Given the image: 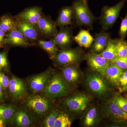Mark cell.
Returning a JSON list of instances; mask_svg holds the SVG:
<instances>
[{
    "mask_svg": "<svg viewBox=\"0 0 127 127\" xmlns=\"http://www.w3.org/2000/svg\"><path fill=\"white\" fill-rule=\"evenodd\" d=\"M85 58L84 51L81 47L63 48L52 59L54 65L62 68L71 65H79Z\"/></svg>",
    "mask_w": 127,
    "mask_h": 127,
    "instance_id": "6da1fadb",
    "label": "cell"
},
{
    "mask_svg": "<svg viewBox=\"0 0 127 127\" xmlns=\"http://www.w3.org/2000/svg\"><path fill=\"white\" fill-rule=\"evenodd\" d=\"M71 6L77 26L92 27L95 17L89 7L88 0H75Z\"/></svg>",
    "mask_w": 127,
    "mask_h": 127,
    "instance_id": "7a4b0ae2",
    "label": "cell"
},
{
    "mask_svg": "<svg viewBox=\"0 0 127 127\" xmlns=\"http://www.w3.org/2000/svg\"><path fill=\"white\" fill-rule=\"evenodd\" d=\"M71 91V88L65 81L61 74L53 72L43 92L47 97L52 98L65 96Z\"/></svg>",
    "mask_w": 127,
    "mask_h": 127,
    "instance_id": "3957f363",
    "label": "cell"
},
{
    "mask_svg": "<svg viewBox=\"0 0 127 127\" xmlns=\"http://www.w3.org/2000/svg\"><path fill=\"white\" fill-rule=\"evenodd\" d=\"M86 83L88 88L99 97H104L111 90L108 81L101 73L93 71L87 75Z\"/></svg>",
    "mask_w": 127,
    "mask_h": 127,
    "instance_id": "277c9868",
    "label": "cell"
},
{
    "mask_svg": "<svg viewBox=\"0 0 127 127\" xmlns=\"http://www.w3.org/2000/svg\"><path fill=\"white\" fill-rule=\"evenodd\" d=\"M125 1L122 0L113 6H104L102 7L100 17L102 30L106 31L113 26L119 16Z\"/></svg>",
    "mask_w": 127,
    "mask_h": 127,
    "instance_id": "5b68a950",
    "label": "cell"
},
{
    "mask_svg": "<svg viewBox=\"0 0 127 127\" xmlns=\"http://www.w3.org/2000/svg\"><path fill=\"white\" fill-rule=\"evenodd\" d=\"M101 113L104 118L119 123L127 122V113L111 99L102 104Z\"/></svg>",
    "mask_w": 127,
    "mask_h": 127,
    "instance_id": "8992f818",
    "label": "cell"
},
{
    "mask_svg": "<svg viewBox=\"0 0 127 127\" xmlns=\"http://www.w3.org/2000/svg\"><path fill=\"white\" fill-rule=\"evenodd\" d=\"M91 101L89 95L83 93H78L67 98L64 104L69 111L75 113H81L88 108Z\"/></svg>",
    "mask_w": 127,
    "mask_h": 127,
    "instance_id": "52a82bcc",
    "label": "cell"
},
{
    "mask_svg": "<svg viewBox=\"0 0 127 127\" xmlns=\"http://www.w3.org/2000/svg\"><path fill=\"white\" fill-rule=\"evenodd\" d=\"M26 104L32 111L40 116L48 113L52 106V102L49 98L40 95H34L28 98Z\"/></svg>",
    "mask_w": 127,
    "mask_h": 127,
    "instance_id": "ba28073f",
    "label": "cell"
},
{
    "mask_svg": "<svg viewBox=\"0 0 127 127\" xmlns=\"http://www.w3.org/2000/svg\"><path fill=\"white\" fill-rule=\"evenodd\" d=\"M53 72V69L50 67L43 72L29 78L28 83L31 91L33 93L43 92L47 86Z\"/></svg>",
    "mask_w": 127,
    "mask_h": 127,
    "instance_id": "9c48e42d",
    "label": "cell"
},
{
    "mask_svg": "<svg viewBox=\"0 0 127 127\" xmlns=\"http://www.w3.org/2000/svg\"><path fill=\"white\" fill-rule=\"evenodd\" d=\"M36 25L42 36L45 39L53 37L58 31L55 21L43 14Z\"/></svg>",
    "mask_w": 127,
    "mask_h": 127,
    "instance_id": "30bf717a",
    "label": "cell"
},
{
    "mask_svg": "<svg viewBox=\"0 0 127 127\" xmlns=\"http://www.w3.org/2000/svg\"><path fill=\"white\" fill-rule=\"evenodd\" d=\"M52 39L59 48H71L74 41L72 28L68 26L60 28Z\"/></svg>",
    "mask_w": 127,
    "mask_h": 127,
    "instance_id": "8fae6325",
    "label": "cell"
},
{
    "mask_svg": "<svg viewBox=\"0 0 127 127\" xmlns=\"http://www.w3.org/2000/svg\"><path fill=\"white\" fill-rule=\"evenodd\" d=\"M84 59L93 71L103 75L111 62L98 54L90 53L85 55Z\"/></svg>",
    "mask_w": 127,
    "mask_h": 127,
    "instance_id": "7c38bea8",
    "label": "cell"
},
{
    "mask_svg": "<svg viewBox=\"0 0 127 127\" xmlns=\"http://www.w3.org/2000/svg\"><path fill=\"white\" fill-rule=\"evenodd\" d=\"M16 20L17 29L21 32L30 42L37 41L41 39L42 36L36 24L22 21Z\"/></svg>",
    "mask_w": 127,
    "mask_h": 127,
    "instance_id": "4fadbf2b",
    "label": "cell"
},
{
    "mask_svg": "<svg viewBox=\"0 0 127 127\" xmlns=\"http://www.w3.org/2000/svg\"><path fill=\"white\" fill-rule=\"evenodd\" d=\"M78 66L71 65L61 68L63 77L71 88L76 86L82 79V73Z\"/></svg>",
    "mask_w": 127,
    "mask_h": 127,
    "instance_id": "5bb4252c",
    "label": "cell"
},
{
    "mask_svg": "<svg viewBox=\"0 0 127 127\" xmlns=\"http://www.w3.org/2000/svg\"><path fill=\"white\" fill-rule=\"evenodd\" d=\"M42 11V8L40 6H32L24 9L14 17L16 20L36 24L43 14Z\"/></svg>",
    "mask_w": 127,
    "mask_h": 127,
    "instance_id": "9a60e30c",
    "label": "cell"
},
{
    "mask_svg": "<svg viewBox=\"0 0 127 127\" xmlns=\"http://www.w3.org/2000/svg\"><path fill=\"white\" fill-rule=\"evenodd\" d=\"M9 89L12 99L17 101L22 99L27 93V85L25 81L15 76L10 79Z\"/></svg>",
    "mask_w": 127,
    "mask_h": 127,
    "instance_id": "2e32d148",
    "label": "cell"
},
{
    "mask_svg": "<svg viewBox=\"0 0 127 127\" xmlns=\"http://www.w3.org/2000/svg\"><path fill=\"white\" fill-rule=\"evenodd\" d=\"M5 43L14 46L26 47L34 45L30 42L27 38L17 29L6 33Z\"/></svg>",
    "mask_w": 127,
    "mask_h": 127,
    "instance_id": "e0dca14e",
    "label": "cell"
},
{
    "mask_svg": "<svg viewBox=\"0 0 127 127\" xmlns=\"http://www.w3.org/2000/svg\"><path fill=\"white\" fill-rule=\"evenodd\" d=\"M111 38L110 33L102 30L95 35L93 43L90 47L91 53L99 54L107 47Z\"/></svg>",
    "mask_w": 127,
    "mask_h": 127,
    "instance_id": "ac0fdd59",
    "label": "cell"
},
{
    "mask_svg": "<svg viewBox=\"0 0 127 127\" xmlns=\"http://www.w3.org/2000/svg\"><path fill=\"white\" fill-rule=\"evenodd\" d=\"M123 70L111 62L102 75L111 84L115 86L119 87V79Z\"/></svg>",
    "mask_w": 127,
    "mask_h": 127,
    "instance_id": "d6986e66",
    "label": "cell"
},
{
    "mask_svg": "<svg viewBox=\"0 0 127 127\" xmlns=\"http://www.w3.org/2000/svg\"><path fill=\"white\" fill-rule=\"evenodd\" d=\"M73 19V14L71 6H64L59 10L55 22L57 27L61 28L71 25Z\"/></svg>",
    "mask_w": 127,
    "mask_h": 127,
    "instance_id": "ffe728a7",
    "label": "cell"
},
{
    "mask_svg": "<svg viewBox=\"0 0 127 127\" xmlns=\"http://www.w3.org/2000/svg\"><path fill=\"white\" fill-rule=\"evenodd\" d=\"M12 123L17 127H30L33 124V119L26 110L19 109L16 112Z\"/></svg>",
    "mask_w": 127,
    "mask_h": 127,
    "instance_id": "44dd1931",
    "label": "cell"
},
{
    "mask_svg": "<svg viewBox=\"0 0 127 127\" xmlns=\"http://www.w3.org/2000/svg\"><path fill=\"white\" fill-rule=\"evenodd\" d=\"M73 40L79 46L88 48L92 45L94 38L88 30H81L77 35L73 36Z\"/></svg>",
    "mask_w": 127,
    "mask_h": 127,
    "instance_id": "7402d4cb",
    "label": "cell"
},
{
    "mask_svg": "<svg viewBox=\"0 0 127 127\" xmlns=\"http://www.w3.org/2000/svg\"><path fill=\"white\" fill-rule=\"evenodd\" d=\"M17 109L12 104L0 105V117L6 123H12V120Z\"/></svg>",
    "mask_w": 127,
    "mask_h": 127,
    "instance_id": "603a6c76",
    "label": "cell"
},
{
    "mask_svg": "<svg viewBox=\"0 0 127 127\" xmlns=\"http://www.w3.org/2000/svg\"><path fill=\"white\" fill-rule=\"evenodd\" d=\"M37 44L42 49L47 52L51 59L59 52V48L52 39L50 40L40 39L37 41Z\"/></svg>",
    "mask_w": 127,
    "mask_h": 127,
    "instance_id": "cb8c5ba5",
    "label": "cell"
},
{
    "mask_svg": "<svg viewBox=\"0 0 127 127\" xmlns=\"http://www.w3.org/2000/svg\"><path fill=\"white\" fill-rule=\"evenodd\" d=\"M17 29L16 22L14 16L5 15L0 17V29L6 33Z\"/></svg>",
    "mask_w": 127,
    "mask_h": 127,
    "instance_id": "d4e9b609",
    "label": "cell"
},
{
    "mask_svg": "<svg viewBox=\"0 0 127 127\" xmlns=\"http://www.w3.org/2000/svg\"><path fill=\"white\" fill-rule=\"evenodd\" d=\"M98 114L96 108L92 107L87 112L83 121L84 127H93L97 123L98 120Z\"/></svg>",
    "mask_w": 127,
    "mask_h": 127,
    "instance_id": "484cf974",
    "label": "cell"
},
{
    "mask_svg": "<svg viewBox=\"0 0 127 127\" xmlns=\"http://www.w3.org/2000/svg\"><path fill=\"white\" fill-rule=\"evenodd\" d=\"M116 39H110L107 47L99 55L105 59L111 62L117 56L116 48Z\"/></svg>",
    "mask_w": 127,
    "mask_h": 127,
    "instance_id": "4316f807",
    "label": "cell"
},
{
    "mask_svg": "<svg viewBox=\"0 0 127 127\" xmlns=\"http://www.w3.org/2000/svg\"><path fill=\"white\" fill-rule=\"evenodd\" d=\"M72 121L67 113L64 112L59 113L55 122L54 127H70Z\"/></svg>",
    "mask_w": 127,
    "mask_h": 127,
    "instance_id": "83f0119b",
    "label": "cell"
},
{
    "mask_svg": "<svg viewBox=\"0 0 127 127\" xmlns=\"http://www.w3.org/2000/svg\"><path fill=\"white\" fill-rule=\"evenodd\" d=\"M59 113V110L57 109L51 110L48 113V115L44 121V127H54L56 120Z\"/></svg>",
    "mask_w": 127,
    "mask_h": 127,
    "instance_id": "f1b7e54d",
    "label": "cell"
},
{
    "mask_svg": "<svg viewBox=\"0 0 127 127\" xmlns=\"http://www.w3.org/2000/svg\"><path fill=\"white\" fill-rule=\"evenodd\" d=\"M116 48L117 56H127V41L125 39H116Z\"/></svg>",
    "mask_w": 127,
    "mask_h": 127,
    "instance_id": "f546056e",
    "label": "cell"
},
{
    "mask_svg": "<svg viewBox=\"0 0 127 127\" xmlns=\"http://www.w3.org/2000/svg\"><path fill=\"white\" fill-rule=\"evenodd\" d=\"M9 64L7 57V51L0 52V70L4 72L9 71Z\"/></svg>",
    "mask_w": 127,
    "mask_h": 127,
    "instance_id": "4dcf8cb0",
    "label": "cell"
},
{
    "mask_svg": "<svg viewBox=\"0 0 127 127\" xmlns=\"http://www.w3.org/2000/svg\"><path fill=\"white\" fill-rule=\"evenodd\" d=\"M113 101L124 111L127 113V100L120 94H116L112 98Z\"/></svg>",
    "mask_w": 127,
    "mask_h": 127,
    "instance_id": "1f68e13d",
    "label": "cell"
},
{
    "mask_svg": "<svg viewBox=\"0 0 127 127\" xmlns=\"http://www.w3.org/2000/svg\"><path fill=\"white\" fill-rule=\"evenodd\" d=\"M111 62L123 70L127 69V57L117 56Z\"/></svg>",
    "mask_w": 127,
    "mask_h": 127,
    "instance_id": "d6a6232c",
    "label": "cell"
},
{
    "mask_svg": "<svg viewBox=\"0 0 127 127\" xmlns=\"http://www.w3.org/2000/svg\"><path fill=\"white\" fill-rule=\"evenodd\" d=\"M119 35L120 39H125L127 35V12L124 18L122 19V21L119 31Z\"/></svg>",
    "mask_w": 127,
    "mask_h": 127,
    "instance_id": "836d02e7",
    "label": "cell"
},
{
    "mask_svg": "<svg viewBox=\"0 0 127 127\" xmlns=\"http://www.w3.org/2000/svg\"><path fill=\"white\" fill-rule=\"evenodd\" d=\"M10 79L5 74L4 72L0 70V86L4 90H6L9 89Z\"/></svg>",
    "mask_w": 127,
    "mask_h": 127,
    "instance_id": "e575fe53",
    "label": "cell"
},
{
    "mask_svg": "<svg viewBox=\"0 0 127 127\" xmlns=\"http://www.w3.org/2000/svg\"><path fill=\"white\" fill-rule=\"evenodd\" d=\"M127 84V69L123 70L119 80V86L120 88L125 86Z\"/></svg>",
    "mask_w": 127,
    "mask_h": 127,
    "instance_id": "d590c367",
    "label": "cell"
},
{
    "mask_svg": "<svg viewBox=\"0 0 127 127\" xmlns=\"http://www.w3.org/2000/svg\"><path fill=\"white\" fill-rule=\"evenodd\" d=\"M6 33L0 29V48L4 47L5 43Z\"/></svg>",
    "mask_w": 127,
    "mask_h": 127,
    "instance_id": "8d00e7d4",
    "label": "cell"
},
{
    "mask_svg": "<svg viewBox=\"0 0 127 127\" xmlns=\"http://www.w3.org/2000/svg\"><path fill=\"white\" fill-rule=\"evenodd\" d=\"M4 90L0 86V101H2L5 98Z\"/></svg>",
    "mask_w": 127,
    "mask_h": 127,
    "instance_id": "74e56055",
    "label": "cell"
},
{
    "mask_svg": "<svg viewBox=\"0 0 127 127\" xmlns=\"http://www.w3.org/2000/svg\"><path fill=\"white\" fill-rule=\"evenodd\" d=\"M5 122L0 117V127H5Z\"/></svg>",
    "mask_w": 127,
    "mask_h": 127,
    "instance_id": "f35d334b",
    "label": "cell"
},
{
    "mask_svg": "<svg viewBox=\"0 0 127 127\" xmlns=\"http://www.w3.org/2000/svg\"><path fill=\"white\" fill-rule=\"evenodd\" d=\"M120 92H127V84L125 86L123 87L120 88Z\"/></svg>",
    "mask_w": 127,
    "mask_h": 127,
    "instance_id": "ab89813d",
    "label": "cell"
},
{
    "mask_svg": "<svg viewBox=\"0 0 127 127\" xmlns=\"http://www.w3.org/2000/svg\"><path fill=\"white\" fill-rule=\"evenodd\" d=\"M126 57H127V56Z\"/></svg>",
    "mask_w": 127,
    "mask_h": 127,
    "instance_id": "60d3db41",
    "label": "cell"
},
{
    "mask_svg": "<svg viewBox=\"0 0 127 127\" xmlns=\"http://www.w3.org/2000/svg\"></svg>",
    "mask_w": 127,
    "mask_h": 127,
    "instance_id": "b9f144b4",
    "label": "cell"
}]
</instances>
